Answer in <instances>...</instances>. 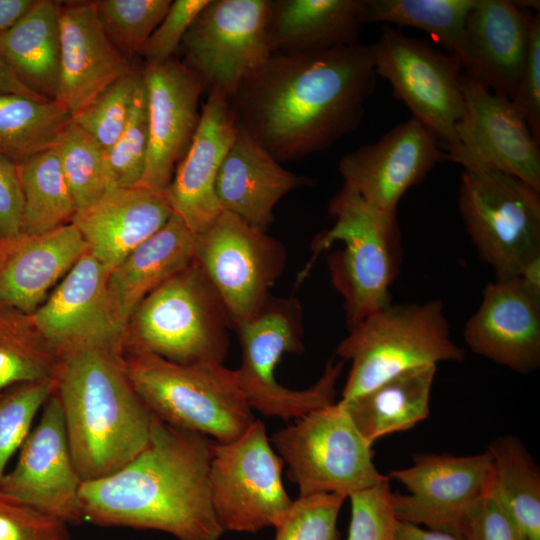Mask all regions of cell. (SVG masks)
<instances>
[{"instance_id": "obj_38", "label": "cell", "mask_w": 540, "mask_h": 540, "mask_svg": "<svg viewBox=\"0 0 540 540\" xmlns=\"http://www.w3.org/2000/svg\"><path fill=\"white\" fill-rule=\"evenodd\" d=\"M171 0H97L99 22L109 40L129 61L166 15Z\"/></svg>"}, {"instance_id": "obj_48", "label": "cell", "mask_w": 540, "mask_h": 540, "mask_svg": "<svg viewBox=\"0 0 540 540\" xmlns=\"http://www.w3.org/2000/svg\"><path fill=\"white\" fill-rule=\"evenodd\" d=\"M23 194L18 165L0 154V234L7 240L21 236Z\"/></svg>"}, {"instance_id": "obj_12", "label": "cell", "mask_w": 540, "mask_h": 540, "mask_svg": "<svg viewBox=\"0 0 540 540\" xmlns=\"http://www.w3.org/2000/svg\"><path fill=\"white\" fill-rule=\"evenodd\" d=\"M282 466L260 420L237 439L215 443L209 484L224 531L253 533L280 523L293 504L282 483Z\"/></svg>"}, {"instance_id": "obj_13", "label": "cell", "mask_w": 540, "mask_h": 540, "mask_svg": "<svg viewBox=\"0 0 540 540\" xmlns=\"http://www.w3.org/2000/svg\"><path fill=\"white\" fill-rule=\"evenodd\" d=\"M193 262L208 278L235 328L255 317L280 276L283 246L265 231L222 212L195 234Z\"/></svg>"}, {"instance_id": "obj_5", "label": "cell", "mask_w": 540, "mask_h": 540, "mask_svg": "<svg viewBox=\"0 0 540 540\" xmlns=\"http://www.w3.org/2000/svg\"><path fill=\"white\" fill-rule=\"evenodd\" d=\"M333 226L312 242V257L297 282L310 272L316 258L334 243L343 248L329 256L334 287L343 298L348 328L391 304L390 287L400 262V230L396 211H384L343 185L329 202Z\"/></svg>"}, {"instance_id": "obj_51", "label": "cell", "mask_w": 540, "mask_h": 540, "mask_svg": "<svg viewBox=\"0 0 540 540\" xmlns=\"http://www.w3.org/2000/svg\"><path fill=\"white\" fill-rule=\"evenodd\" d=\"M395 540H462L453 535L422 528L407 522H398Z\"/></svg>"}, {"instance_id": "obj_26", "label": "cell", "mask_w": 540, "mask_h": 540, "mask_svg": "<svg viewBox=\"0 0 540 540\" xmlns=\"http://www.w3.org/2000/svg\"><path fill=\"white\" fill-rule=\"evenodd\" d=\"M311 183V179L283 168L239 126L237 137L219 168L215 195L222 212L266 231L278 201Z\"/></svg>"}, {"instance_id": "obj_33", "label": "cell", "mask_w": 540, "mask_h": 540, "mask_svg": "<svg viewBox=\"0 0 540 540\" xmlns=\"http://www.w3.org/2000/svg\"><path fill=\"white\" fill-rule=\"evenodd\" d=\"M17 165L23 194L21 235H40L71 223L77 208L54 145Z\"/></svg>"}, {"instance_id": "obj_9", "label": "cell", "mask_w": 540, "mask_h": 540, "mask_svg": "<svg viewBox=\"0 0 540 540\" xmlns=\"http://www.w3.org/2000/svg\"><path fill=\"white\" fill-rule=\"evenodd\" d=\"M242 363L238 383L252 409L284 420L335 403L336 383L343 360L331 358L322 376L310 388L293 390L275 379V367L285 353H302L301 309L294 300H269L252 319L236 328Z\"/></svg>"}, {"instance_id": "obj_1", "label": "cell", "mask_w": 540, "mask_h": 540, "mask_svg": "<svg viewBox=\"0 0 540 540\" xmlns=\"http://www.w3.org/2000/svg\"><path fill=\"white\" fill-rule=\"evenodd\" d=\"M377 77L368 44L272 54L229 102L238 125L280 163L355 131Z\"/></svg>"}, {"instance_id": "obj_14", "label": "cell", "mask_w": 540, "mask_h": 540, "mask_svg": "<svg viewBox=\"0 0 540 540\" xmlns=\"http://www.w3.org/2000/svg\"><path fill=\"white\" fill-rule=\"evenodd\" d=\"M269 0H210L195 18L180 48L205 92L229 100L240 83L272 55L267 39Z\"/></svg>"}, {"instance_id": "obj_7", "label": "cell", "mask_w": 540, "mask_h": 540, "mask_svg": "<svg viewBox=\"0 0 540 540\" xmlns=\"http://www.w3.org/2000/svg\"><path fill=\"white\" fill-rule=\"evenodd\" d=\"M229 325L222 300L192 262L140 302L127 325L126 342L179 364H222Z\"/></svg>"}, {"instance_id": "obj_43", "label": "cell", "mask_w": 540, "mask_h": 540, "mask_svg": "<svg viewBox=\"0 0 540 540\" xmlns=\"http://www.w3.org/2000/svg\"><path fill=\"white\" fill-rule=\"evenodd\" d=\"M351 518L346 540H395L398 519L388 477L349 496Z\"/></svg>"}, {"instance_id": "obj_4", "label": "cell", "mask_w": 540, "mask_h": 540, "mask_svg": "<svg viewBox=\"0 0 540 540\" xmlns=\"http://www.w3.org/2000/svg\"><path fill=\"white\" fill-rule=\"evenodd\" d=\"M121 359L149 411L173 427L228 443L255 420L236 370L223 364H179L130 342Z\"/></svg>"}, {"instance_id": "obj_49", "label": "cell", "mask_w": 540, "mask_h": 540, "mask_svg": "<svg viewBox=\"0 0 540 540\" xmlns=\"http://www.w3.org/2000/svg\"><path fill=\"white\" fill-rule=\"evenodd\" d=\"M0 94H19L36 100H47L28 88L16 76L0 53Z\"/></svg>"}, {"instance_id": "obj_22", "label": "cell", "mask_w": 540, "mask_h": 540, "mask_svg": "<svg viewBox=\"0 0 540 540\" xmlns=\"http://www.w3.org/2000/svg\"><path fill=\"white\" fill-rule=\"evenodd\" d=\"M463 337L469 349L520 374L540 366V293L519 278L496 279L482 292Z\"/></svg>"}, {"instance_id": "obj_24", "label": "cell", "mask_w": 540, "mask_h": 540, "mask_svg": "<svg viewBox=\"0 0 540 540\" xmlns=\"http://www.w3.org/2000/svg\"><path fill=\"white\" fill-rule=\"evenodd\" d=\"M59 27L60 63L55 100L73 118L132 67L104 32L94 1L61 5Z\"/></svg>"}, {"instance_id": "obj_52", "label": "cell", "mask_w": 540, "mask_h": 540, "mask_svg": "<svg viewBox=\"0 0 540 540\" xmlns=\"http://www.w3.org/2000/svg\"><path fill=\"white\" fill-rule=\"evenodd\" d=\"M519 278L529 288L540 293V257L529 263L522 271Z\"/></svg>"}, {"instance_id": "obj_35", "label": "cell", "mask_w": 540, "mask_h": 540, "mask_svg": "<svg viewBox=\"0 0 540 540\" xmlns=\"http://www.w3.org/2000/svg\"><path fill=\"white\" fill-rule=\"evenodd\" d=\"M476 0H363V23L412 27L426 32L454 57Z\"/></svg>"}, {"instance_id": "obj_45", "label": "cell", "mask_w": 540, "mask_h": 540, "mask_svg": "<svg viewBox=\"0 0 540 540\" xmlns=\"http://www.w3.org/2000/svg\"><path fill=\"white\" fill-rule=\"evenodd\" d=\"M209 1H172L166 15L139 53L145 63L161 64L173 58L193 21Z\"/></svg>"}, {"instance_id": "obj_34", "label": "cell", "mask_w": 540, "mask_h": 540, "mask_svg": "<svg viewBox=\"0 0 540 540\" xmlns=\"http://www.w3.org/2000/svg\"><path fill=\"white\" fill-rule=\"evenodd\" d=\"M71 121L56 100L0 94V154L19 163L52 147Z\"/></svg>"}, {"instance_id": "obj_3", "label": "cell", "mask_w": 540, "mask_h": 540, "mask_svg": "<svg viewBox=\"0 0 540 540\" xmlns=\"http://www.w3.org/2000/svg\"><path fill=\"white\" fill-rule=\"evenodd\" d=\"M52 380L82 481L116 472L147 445L153 414L130 383L121 355L90 347L60 352Z\"/></svg>"}, {"instance_id": "obj_10", "label": "cell", "mask_w": 540, "mask_h": 540, "mask_svg": "<svg viewBox=\"0 0 540 540\" xmlns=\"http://www.w3.org/2000/svg\"><path fill=\"white\" fill-rule=\"evenodd\" d=\"M274 446L288 465L299 496H345L387 478L373 462L372 445L359 433L342 401L313 410L275 432Z\"/></svg>"}, {"instance_id": "obj_27", "label": "cell", "mask_w": 540, "mask_h": 540, "mask_svg": "<svg viewBox=\"0 0 540 540\" xmlns=\"http://www.w3.org/2000/svg\"><path fill=\"white\" fill-rule=\"evenodd\" d=\"M87 251L72 222L12 240L0 264V304L31 315Z\"/></svg>"}, {"instance_id": "obj_16", "label": "cell", "mask_w": 540, "mask_h": 540, "mask_svg": "<svg viewBox=\"0 0 540 540\" xmlns=\"http://www.w3.org/2000/svg\"><path fill=\"white\" fill-rule=\"evenodd\" d=\"M461 86L464 113L456 125L459 146L443 160L480 166L515 176L540 191V147L511 100L466 77Z\"/></svg>"}, {"instance_id": "obj_18", "label": "cell", "mask_w": 540, "mask_h": 540, "mask_svg": "<svg viewBox=\"0 0 540 540\" xmlns=\"http://www.w3.org/2000/svg\"><path fill=\"white\" fill-rule=\"evenodd\" d=\"M37 426L20 448L17 463L6 473L0 491L66 523L83 521L82 480L70 452L62 408L52 393Z\"/></svg>"}, {"instance_id": "obj_25", "label": "cell", "mask_w": 540, "mask_h": 540, "mask_svg": "<svg viewBox=\"0 0 540 540\" xmlns=\"http://www.w3.org/2000/svg\"><path fill=\"white\" fill-rule=\"evenodd\" d=\"M172 215L166 190L110 187L92 207L77 212L72 223L85 239L88 252L111 271Z\"/></svg>"}, {"instance_id": "obj_36", "label": "cell", "mask_w": 540, "mask_h": 540, "mask_svg": "<svg viewBox=\"0 0 540 540\" xmlns=\"http://www.w3.org/2000/svg\"><path fill=\"white\" fill-rule=\"evenodd\" d=\"M57 353L31 315L0 304V393L16 384L52 379Z\"/></svg>"}, {"instance_id": "obj_28", "label": "cell", "mask_w": 540, "mask_h": 540, "mask_svg": "<svg viewBox=\"0 0 540 540\" xmlns=\"http://www.w3.org/2000/svg\"><path fill=\"white\" fill-rule=\"evenodd\" d=\"M363 0H269L272 54L329 50L357 43Z\"/></svg>"}, {"instance_id": "obj_19", "label": "cell", "mask_w": 540, "mask_h": 540, "mask_svg": "<svg viewBox=\"0 0 540 540\" xmlns=\"http://www.w3.org/2000/svg\"><path fill=\"white\" fill-rule=\"evenodd\" d=\"M146 88L149 144L138 186L165 191L194 137L200 120L198 103L205 92L200 78L173 57L141 69Z\"/></svg>"}, {"instance_id": "obj_32", "label": "cell", "mask_w": 540, "mask_h": 540, "mask_svg": "<svg viewBox=\"0 0 540 540\" xmlns=\"http://www.w3.org/2000/svg\"><path fill=\"white\" fill-rule=\"evenodd\" d=\"M491 489L516 525L523 540H540V469L519 438H495Z\"/></svg>"}, {"instance_id": "obj_17", "label": "cell", "mask_w": 540, "mask_h": 540, "mask_svg": "<svg viewBox=\"0 0 540 540\" xmlns=\"http://www.w3.org/2000/svg\"><path fill=\"white\" fill-rule=\"evenodd\" d=\"M109 272L87 251L31 314L57 354L90 347L122 355L127 325L111 302Z\"/></svg>"}, {"instance_id": "obj_15", "label": "cell", "mask_w": 540, "mask_h": 540, "mask_svg": "<svg viewBox=\"0 0 540 540\" xmlns=\"http://www.w3.org/2000/svg\"><path fill=\"white\" fill-rule=\"evenodd\" d=\"M386 476L407 490V494L392 492L398 521L461 539L467 516L490 487L492 458L487 450L468 456L415 454L411 466Z\"/></svg>"}, {"instance_id": "obj_50", "label": "cell", "mask_w": 540, "mask_h": 540, "mask_svg": "<svg viewBox=\"0 0 540 540\" xmlns=\"http://www.w3.org/2000/svg\"><path fill=\"white\" fill-rule=\"evenodd\" d=\"M36 0H0V33L11 28L34 5Z\"/></svg>"}, {"instance_id": "obj_2", "label": "cell", "mask_w": 540, "mask_h": 540, "mask_svg": "<svg viewBox=\"0 0 540 540\" xmlns=\"http://www.w3.org/2000/svg\"><path fill=\"white\" fill-rule=\"evenodd\" d=\"M216 441L153 415L147 445L116 472L82 481L83 521L153 529L179 540H219L209 470Z\"/></svg>"}, {"instance_id": "obj_44", "label": "cell", "mask_w": 540, "mask_h": 540, "mask_svg": "<svg viewBox=\"0 0 540 540\" xmlns=\"http://www.w3.org/2000/svg\"><path fill=\"white\" fill-rule=\"evenodd\" d=\"M0 540H70L68 523L0 491Z\"/></svg>"}, {"instance_id": "obj_8", "label": "cell", "mask_w": 540, "mask_h": 540, "mask_svg": "<svg viewBox=\"0 0 540 540\" xmlns=\"http://www.w3.org/2000/svg\"><path fill=\"white\" fill-rule=\"evenodd\" d=\"M466 231L496 279L519 277L540 257V191L486 167H465L458 200Z\"/></svg>"}, {"instance_id": "obj_37", "label": "cell", "mask_w": 540, "mask_h": 540, "mask_svg": "<svg viewBox=\"0 0 540 540\" xmlns=\"http://www.w3.org/2000/svg\"><path fill=\"white\" fill-rule=\"evenodd\" d=\"M54 147L77 212L89 209L110 187L103 150L73 121L59 134Z\"/></svg>"}, {"instance_id": "obj_23", "label": "cell", "mask_w": 540, "mask_h": 540, "mask_svg": "<svg viewBox=\"0 0 540 540\" xmlns=\"http://www.w3.org/2000/svg\"><path fill=\"white\" fill-rule=\"evenodd\" d=\"M238 130L229 99L220 92L207 93L194 137L166 189L173 213L194 234L205 231L222 213L215 181Z\"/></svg>"}, {"instance_id": "obj_41", "label": "cell", "mask_w": 540, "mask_h": 540, "mask_svg": "<svg viewBox=\"0 0 540 540\" xmlns=\"http://www.w3.org/2000/svg\"><path fill=\"white\" fill-rule=\"evenodd\" d=\"M53 386V380L46 379L16 384L0 393V483L9 459L23 445Z\"/></svg>"}, {"instance_id": "obj_20", "label": "cell", "mask_w": 540, "mask_h": 540, "mask_svg": "<svg viewBox=\"0 0 540 540\" xmlns=\"http://www.w3.org/2000/svg\"><path fill=\"white\" fill-rule=\"evenodd\" d=\"M441 160L443 151L435 136L410 118L376 142L345 154L338 169L343 185L366 202L384 211H396L405 192Z\"/></svg>"}, {"instance_id": "obj_46", "label": "cell", "mask_w": 540, "mask_h": 540, "mask_svg": "<svg viewBox=\"0 0 540 540\" xmlns=\"http://www.w3.org/2000/svg\"><path fill=\"white\" fill-rule=\"evenodd\" d=\"M512 104L540 143V14H534L525 64Z\"/></svg>"}, {"instance_id": "obj_39", "label": "cell", "mask_w": 540, "mask_h": 540, "mask_svg": "<svg viewBox=\"0 0 540 540\" xmlns=\"http://www.w3.org/2000/svg\"><path fill=\"white\" fill-rule=\"evenodd\" d=\"M148 144L147 95L142 75L127 125L117 141L104 151L110 187L138 186L145 170Z\"/></svg>"}, {"instance_id": "obj_11", "label": "cell", "mask_w": 540, "mask_h": 540, "mask_svg": "<svg viewBox=\"0 0 540 540\" xmlns=\"http://www.w3.org/2000/svg\"><path fill=\"white\" fill-rule=\"evenodd\" d=\"M377 76L437 139L443 152L459 146L456 125L465 110L458 60L400 29L383 25L371 44Z\"/></svg>"}, {"instance_id": "obj_31", "label": "cell", "mask_w": 540, "mask_h": 540, "mask_svg": "<svg viewBox=\"0 0 540 540\" xmlns=\"http://www.w3.org/2000/svg\"><path fill=\"white\" fill-rule=\"evenodd\" d=\"M61 4L36 0L11 28L0 33V53L28 88L55 100L60 63Z\"/></svg>"}, {"instance_id": "obj_47", "label": "cell", "mask_w": 540, "mask_h": 540, "mask_svg": "<svg viewBox=\"0 0 540 540\" xmlns=\"http://www.w3.org/2000/svg\"><path fill=\"white\" fill-rule=\"evenodd\" d=\"M461 539L523 540L491 486L467 516L461 531Z\"/></svg>"}, {"instance_id": "obj_21", "label": "cell", "mask_w": 540, "mask_h": 540, "mask_svg": "<svg viewBox=\"0 0 540 540\" xmlns=\"http://www.w3.org/2000/svg\"><path fill=\"white\" fill-rule=\"evenodd\" d=\"M533 16L514 1L476 0L454 53L463 74L511 100L525 64Z\"/></svg>"}, {"instance_id": "obj_53", "label": "cell", "mask_w": 540, "mask_h": 540, "mask_svg": "<svg viewBox=\"0 0 540 540\" xmlns=\"http://www.w3.org/2000/svg\"><path fill=\"white\" fill-rule=\"evenodd\" d=\"M11 242L12 240H7L0 234V264L8 252Z\"/></svg>"}, {"instance_id": "obj_42", "label": "cell", "mask_w": 540, "mask_h": 540, "mask_svg": "<svg viewBox=\"0 0 540 540\" xmlns=\"http://www.w3.org/2000/svg\"><path fill=\"white\" fill-rule=\"evenodd\" d=\"M345 499L338 494L299 496L275 526V540H339L337 520Z\"/></svg>"}, {"instance_id": "obj_40", "label": "cell", "mask_w": 540, "mask_h": 540, "mask_svg": "<svg viewBox=\"0 0 540 540\" xmlns=\"http://www.w3.org/2000/svg\"><path fill=\"white\" fill-rule=\"evenodd\" d=\"M142 70L133 69L106 88L90 105L72 118L104 151L124 131Z\"/></svg>"}, {"instance_id": "obj_29", "label": "cell", "mask_w": 540, "mask_h": 540, "mask_svg": "<svg viewBox=\"0 0 540 540\" xmlns=\"http://www.w3.org/2000/svg\"><path fill=\"white\" fill-rule=\"evenodd\" d=\"M195 234L173 213L153 236L109 272L108 292L114 309L128 325L140 302L193 262Z\"/></svg>"}, {"instance_id": "obj_6", "label": "cell", "mask_w": 540, "mask_h": 540, "mask_svg": "<svg viewBox=\"0 0 540 540\" xmlns=\"http://www.w3.org/2000/svg\"><path fill=\"white\" fill-rule=\"evenodd\" d=\"M336 355L350 361L341 400H350L406 370L462 362L440 300L389 304L349 328Z\"/></svg>"}, {"instance_id": "obj_30", "label": "cell", "mask_w": 540, "mask_h": 540, "mask_svg": "<svg viewBox=\"0 0 540 540\" xmlns=\"http://www.w3.org/2000/svg\"><path fill=\"white\" fill-rule=\"evenodd\" d=\"M435 374L436 365L419 366L360 396L340 401L359 433L373 445L381 437L410 430L428 417Z\"/></svg>"}]
</instances>
